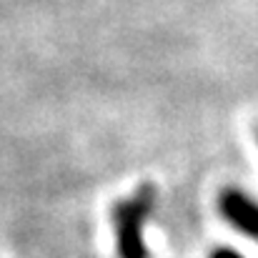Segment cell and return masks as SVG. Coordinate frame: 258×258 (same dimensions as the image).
<instances>
[{
  "label": "cell",
  "mask_w": 258,
  "mask_h": 258,
  "mask_svg": "<svg viewBox=\"0 0 258 258\" xmlns=\"http://www.w3.org/2000/svg\"><path fill=\"white\" fill-rule=\"evenodd\" d=\"M156 201H158L156 185L146 180L128 198L113 203L110 221H113L118 258H151L146 243V226L156 211Z\"/></svg>",
  "instance_id": "6da1fadb"
},
{
  "label": "cell",
  "mask_w": 258,
  "mask_h": 258,
  "mask_svg": "<svg viewBox=\"0 0 258 258\" xmlns=\"http://www.w3.org/2000/svg\"><path fill=\"white\" fill-rule=\"evenodd\" d=\"M218 213L243 236L258 241V201L241 188H223L218 193Z\"/></svg>",
  "instance_id": "7a4b0ae2"
},
{
  "label": "cell",
  "mask_w": 258,
  "mask_h": 258,
  "mask_svg": "<svg viewBox=\"0 0 258 258\" xmlns=\"http://www.w3.org/2000/svg\"><path fill=\"white\" fill-rule=\"evenodd\" d=\"M211 258H246V256H241L236 248H216L211 253Z\"/></svg>",
  "instance_id": "3957f363"
}]
</instances>
